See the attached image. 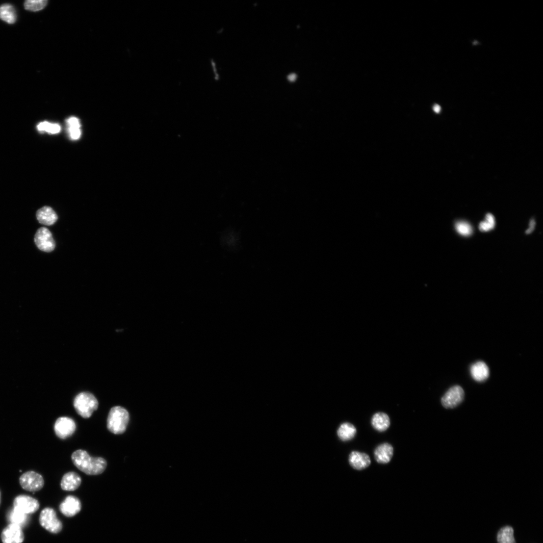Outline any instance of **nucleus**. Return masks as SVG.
Wrapping results in <instances>:
<instances>
[{"label": "nucleus", "mask_w": 543, "mask_h": 543, "mask_svg": "<svg viewBox=\"0 0 543 543\" xmlns=\"http://www.w3.org/2000/svg\"><path fill=\"white\" fill-rule=\"evenodd\" d=\"M455 229L458 233L465 236L470 235L473 232L471 225L465 221H458L455 224Z\"/></svg>", "instance_id": "24"}, {"label": "nucleus", "mask_w": 543, "mask_h": 543, "mask_svg": "<svg viewBox=\"0 0 543 543\" xmlns=\"http://www.w3.org/2000/svg\"><path fill=\"white\" fill-rule=\"evenodd\" d=\"M20 484L25 490L30 492H36L42 490L45 485L43 477L34 472L28 471L20 477Z\"/></svg>", "instance_id": "5"}, {"label": "nucleus", "mask_w": 543, "mask_h": 543, "mask_svg": "<svg viewBox=\"0 0 543 543\" xmlns=\"http://www.w3.org/2000/svg\"><path fill=\"white\" fill-rule=\"evenodd\" d=\"M297 76L295 74H291L288 77V78L291 82H293L296 79Z\"/></svg>", "instance_id": "30"}, {"label": "nucleus", "mask_w": 543, "mask_h": 543, "mask_svg": "<svg viewBox=\"0 0 543 543\" xmlns=\"http://www.w3.org/2000/svg\"><path fill=\"white\" fill-rule=\"evenodd\" d=\"M471 375L477 382L486 381L490 376V369L484 362L479 361L473 364L470 368Z\"/></svg>", "instance_id": "17"}, {"label": "nucleus", "mask_w": 543, "mask_h": 543, "mask_svg": "<svg viewBox=\"0 0 543 543\" xmlns=\"http://www.w3.org/2000/svg\"><path fill=\"white\" fill-rule=\"evenodd\" d=\"M488 223H489L493 229L495 226V221L494 216L491 213H488L486 215V220Z\"/></svg>", "instance_id": "28"}, {"label": "nucleus", "mask_w": 543, "mask_h": 543, "mask_svg": "<svg viewBox=\"0 0 543 543\" xmlns=\"http://www.w3.org/2000/svg\"><path fill=\"white\" fill-rule=\"evenodd\" d=\"M74 406L78 415L84 418H90L98 408V400L92 393L83 392L74 399Z\"/></svg>", "instance_id": "3"}, {"label": "nucleus", "mask_w": 543, "mask_h": 543, "mask_svg": "<svg viewBox=\"0 0 543 543\" xmlns=\"http://www.w3.org/2000/svg\"><path fill=\"white\" fill-rule=\"evenodd\" d=\"M76 430L75 421L69 417H60L55 422L54 430L60 439H66L72 436Z\"/></svg>", "instance_id": "9"}, {"label": "nucleus", "mask_w": 543, "mask_h": 543, "mask_svg": "<svg viewBox=\"0 0 543 543\" xmlns=\"http://www.w3.org/2000/svg\"><path fill=\"white\" fill-rule=\"evenodd\" d=\"M37 129L40 131H46L51 134H56L60 131L61 128L58 124L44 122L38 125Z\"/></svg>", "instance_id": "23"}, {"label": "nucleus", "mask_w": 543, "mask_h": 543, "mask_svg": "<svg viewBox=\"0 0 543 543\" xmlns=\"http://www.w3.org/2000/svg\"><path fill=\"white\" fill-rule=\"evenodd\" d=\"M67 123L69 126V128H80V124L79 123V121L77 117H70L69 119H67Z\"/></svg>", "instance_id": "25"}, {"label": "nucleus", "mask_w": 543, "mask_h": 543, "mask_svg": "<svg viewBox=\"0 0 543 543\" xmlns=\"http://www.w3.org/2000/svg\"><path fill=\"white\" fill-rule=\"evenodd\" d=\"M1 537L3 543H22L25 540L22 528L13 524L3 530Z\"/></svg>", "instance_id": "10"}, {"label": "nucleus", "mask_w": 543, "mask_h": 543, "mask_svg": "<svg viewBox=\"0 0 543 543\" xmlns=\"http://www.w3.org/2000/svg\"><path fill=\"white\" fill-rule=\"evenodd\" d=\"M535 221L534 219H532L530 222L529 228L526 232V234L532 233L535 229Z\"/></svg>", "instance_id": "29"}, {"label": "nucleus", "mask_w": 543, "mask_h": 543, "mask_svg": "<svg viewBox=\"0 0 543 543\" xmlns=\"http://www.w3.org/2000/svg\"><path fill=\"white\" fill-rule=\"evenodd\" d=\"M40 524L49 532L57 534L62 531L63 525L56 516L54 510L47 508L44 509L39 516Z\"/></svg>", "instance_id": "4"}, {"label": "nucleus", "mask_w": 543, "mask_h": 543, "mask_svg": "<svg viewBox=\"0 0 543 543\" xmlns=\"http://www.w3.org/2000/svg\"><path fill=\"white\" fill-rule=\"evenodd\" d=\"M357 434V429L350 422H344L338 428L337 435L342 441H347L353 440Z\"/></svg>", "instance_id": "18"}, {"label": "nucleus", "mask_w": 543, "mask_h": 543, "mask_svg": "<svg viewBox=\"0 0 543 543\" xmlns=\"http://www.w3.org/2000/svg\"><path fill=\"white\" fill-rule=\"evenodd\" d=\"M0 19L7 24H14L17 15L14 7L10 4H4L0 7Z\"/></svg>", "instance_id": "19"}, {"label": "nucleus", "mask_w": 543, "mask_h": 543, "mask_svg": "<svg viewBox=\"0 0 543 543\" xmlns=\"http://www.w3.org/2000/svg\"><path fill=\"white\" fill-rule=\"evenodd\" d=\"M13 506L15 510L28 515L36 512L40 505L37 499L29 496L20 495L15 498Z\"/></svg>", "instance_id": "7"}, {"label": "nucleus", "mask_w": 543, "mask_h": 543, "mask_svg": "<svg viewBox=\"0 0 543 543\" xmlns=\"http://www.w3.org/2000/svg\"><path fill=\"white\" fill-rule=\"evenodd\" d=\"M514 533V529L510 526L501 528L497 536L498 543H516Z\"/></svg>", "instance_id": "21"}, {"label": "nucleus", "mask_w": 543, "mask_h": 543, "mask_svg": "<svg viewBox=\"0 0 543 543\" xmlns=\"http://www.w3.org/2000/svg\"><path fill=\"white\" fill-rule=\"evenodd\" d=\"M349 462L353 469L358 471L366 469L371 464V459L368 454L356 451H352L350 454Z\"/></svg>", "instance_id": "12"}, {"label": "nucleus", "mask_w": 543, "mask_h": 543, "mask_svg": "<svg viewBox=\"0 0 543 543\" xmlns=\"http://www.w3.org/2000/svg\"><path fill=\"white\" fill-rule=\"evenodd\" d=\"M479 229L480 231L483 232H489L493 229V228L489 223H488L486 221H482V222L479 224Z\"/></svg>", "instance_id": "27"}, {"label": "nucleus", "mask_w": 543, "mask_h": 543, "mask_svg": "<svg viewBox=\"0 0 543 543\" xmlns=\"http://www.w3.org/2000/svg\"><path fill=\"white\" fill-rule=\"evenodd\" d=\"M371 424L373 429L378 432H384L390 426V419L388 415L383 412L375 413L372 416Z\"/></svg>", "instance_id": "14"}, {"label": "nucleus", "mask_w": 543, "mask_h": 543, "mask_svg": "<svg viewBox=\"0 0 543 543\" xmlns=\"http://www.w3.org/2000/svg\"><path fill=\"white\" fill-rule=\"evenodd\" d=\"M47 3L46 0H28L25 2V6L26 10L36 12L43 9Z\"/></svg>", "instance_id": "22"}, {"label": "nucleus", "mask_w": 543, "mask_h": 543, "mask_svg": "<svg viewBox=\"0 0 543 543\" xmlns=\"http://www.w3.org/2000/svg\"><path fill=\"white\" fill-rule=\"evenodd\" d=\"M81 503L77 497L70 495L62 502L59 507L60 511L67 517H72L81 510Z\"/></svg>", "instance_id": "11"}, {"label": "nucleus", "mask_w": 543, "mask_h": 543, "mask_svg": "<svg viewBox=\"0 0 543 543\" xmlns=\"http://www.w3.org/2000/svg\"><path fill=\"white\" fill-rule=\"evenodd\" d=\"M129 421V414L125 408L117 406L112 408L109 413L107 427L108 430L115 435L124 434L127 430Z\"/></svg>", "instance_id": "2"}, {"label": "nucleus", "mask_w": 543, "mask_h": 543, "mask_svg": "<svg viewBox=\"0 0 543 543\" xmlns=\"http://www.w3.org/2000/svg\"><path fill=\"white\" fill-rule=\"evenodd\" d=\"M433 109L434 111L436 113H439L440 111V107L438 105H435Z\"/></svg>", "instance_id": "31"}, {"label": "nucleus", "mask_w": 543, "mask_h": 543, "mask_svg": "<svg viewBox=\"0 0 543 543\" xmlns=\"http://www.w3.org/2000/svg\"><path fill=\"white\" fill-rule=\"evenodd\" d=\"M0 502H1V492H0Z\"/></svg>", "instance_id": "32"}, {"label": "nucleus", "mask_w": 543, "mask_h": 543, "mask_svg": "<svg viewBox=\"0 0 543 543\" xmlns=\"http://www.w3.org/2000/svg\"><path fill=\"white\" fill-rule=\"evenodd\" d=\"M34 241L37 247L43 252L50 253L55 248V241L51 232L46 228L39 229L35 235Z\"/></svg>", "instance_id": "6"}, {"label": "nucleus", "mask_w": 543, "mask_h": 543, "mask_svg": "<svg viewBox=\"0 0 543 543\" xmlns=\"http://www.w3.org/2000/svg\"><path fill=\"white\" fill-rule=\"evenodd\" d=\"M465 391L458 386L450 388L442 397L441 403L442 406L447 409H454L459 406L464 400Z\"/></svg>", "instance_id": "8"}, {"label": "nucleus", "mask_w": 543, "mask_h": 543, "mask_svg": "<svg viewBox=\"0 0 543 543\" xmlns=\"http://www.w3.org/2000/svg\"><path fill=\"white\" fill-rule=\"evenodd\" d=\"M393 454V446L388 442H384L376 448L374 451V457L378 464L386 465L391 461Z\"/></svg>", "instance_id": "13"}, {"label": "nucleus", "mask_w": 543, "mask_h": 543, "mask_svg": "<svg viewBox=\"0 0 543 543\" xmlns=\"http://www.w3.org/2000/svg\"><path fill=\"white\" fill-rule=\"evenodd\" d=\"M8 518L11 524L17 525L21 528L25 527L28 521V515L23 514L14 509L9 513Z\"/></svg>", "instance_id": "20"}, {"label": "nucleus", "mask_w": 543, "mask_h": 543, "mask_svg": "<svg viewBox=\"0 0 543 543\" xmlns=\"http://www.w3.org/2000/svg\"><path fill=\"white\" fill-rule=\"evenodd\" d=\"M81 482V477L78 474L74 472H69L63 477L60 486L64 491H74L79 488Z\"/></svg>", "instance_id": "16"}, {"label": "nucleus", "mask_w": 543, "mask_h": 543, "mask_svg": "<svg viewBox=\"0 0 543 543\" xmlns=\"http://www.w3.org/2000/svg\"><path fill=\"white\" fill-rule=\"evenodd\" d=\"M74 465L80 471L88 475H97L103 473L107 463L102 457H92L87 451L78 450L72 455Z\"/></svg>", "instance_id": "1"}, {"label": "nucleus", "mask_w": 543, "mask_h": 543, "mask_svg": "<svg viewBox=\"0 0 543 543\" xmlns=\"http://www.w3.org/2000/svg\"><path fill=\"white\" fill-rule=\"evenodd\" d=\"M68 131L70 137L73 140H78L81 135L80 129L68 128Z\"/></svg>", "instance_id": "26"}, {"label": "nucleus", "mask_w": 543, "mask_h": 543, "mask_svg": "<svg viewBox=\"0 0 543 543\" xmlns=\"http://www.w3.org/2000/svg\"><path fill=\"white\" fill-rule=\"evenodd\" d=\"M36 217L40 224L50 226L54 225L58 219L55 212L49 207H44L36 212Z\"/></svg>", "instance_id": "15"}]
</instances>
